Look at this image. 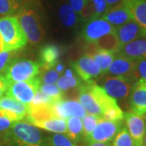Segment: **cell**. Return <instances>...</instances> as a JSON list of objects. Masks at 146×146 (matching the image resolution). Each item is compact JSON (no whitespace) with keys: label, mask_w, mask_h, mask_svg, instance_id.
<instances>
[{"label":"cell","mask_w":146,"mask_h":146,"mask_svg":"<svg viewBox=\"0 0 146 146\" xmlns=\"http://www.w3.org/2000/svg\"><path fill=\"white\" fill-rule=\"evenodd\" d=\"M89 87L92 94L94 95L97 103L99 105L102 113L107 110L114 108L119 106L117 101L115 98L108 95L104 89L100 87L99 85H98L94 81L89 82Z\"/></svg>","instance_id":"obj_21"},{"label":"cell","mask_w":146,"mask_h":146,"mask_svg":"<svg viewBox=\"0 0 146 146\" xmlns=\"http://www.w3.org/2000/svg\"><path fill=\"white\" fill-rule=\"evenodd\" d=\"M64 76H67V77H72V76H73L72 71L71 69L66 70V71H65V75H64Z\"/></svg>","instance_id":"obj_45"},{"label":"cell","mask_w":146,"mask_h":146,"mask_svg":"<svg viewBox=\"0 0 146 146\" xmlns=\"http://www.w3.org/2000/svg\"><path fill=\"white\" fill-rule=\"evenodd\" d=\"M67 131L66 134L72 141H79L83 136L82 120L78 117H70L66 119Z\"/></svg>","instance_id":"obj_24"},{"label":"cell","mask_w":146,"mask_h":146,"mask_svg":"<svg viewBox=\"0 0 146 146\" xmlns=\"http://www.w3.org/2000/svg\"><path fill=\"white\" fill-rule=\"evenodd\" d=\"M116 32V28L102 17L87 21L81 31V36L86 42L94 43L101 37Z\"/></svg>","instance_id":"obj_8"},{"label":"cell","mask_w":146,"mask_h":146,"mask_svg":"<svg viewBox=\"0 0 146 146\" xmlns=\"http://www.w3.org/2000/svg\"><path fill=\"white\" fill-rule=\"evenodd\" d=\"M136 74L138 78L146 80V58L136 60Z\"/></svg>","instance_id":"obj_38"},{"label":"cell","mask_w":146,"mask_h":146,"mask_svg":"<svg viewBox=\"0 0 146 146\" xmlns=\"http://www.w3.org/2000/svg\"><path fill=\"white\" fill-rule=\"evenodd\" d=\"M0 35L3 40L4 50H21L28 42L16 16L0 18Z\"/></svg>","instance_id":"obj_3"},{"label":"cell","mask_w":146,"mask_h":146,"mask_svg":"<svg viewBox=\"0 0 146 146\" xmlns=\"http://www.w3.org/2000/svg\"><path fill=\"white\" fill-rule=\"evenodd\" d=\"M53 107L58 119L66 120L70 117H78L82 119L86 115L85 110L76 100H61L53 105Z\"/></svg>","instance_id":"obj_13"},{"label":"cell","mask_w":146,"mask_h":146,"mask_svg":"<svg viewBox=\"0 0 146 146\" xmlns=\"http://www.w3.org/2000/svg\"><path fill=\"white\" fill-rule=\"evenodd\" d=\"M41 80L39 76L25 81H20L11 84L6 92L7 96L13 98L24 104L31 103L34 95L39 90Z\"/></svg>","instance_id":"obj_6"},{"label":"cell","mask_w":146,"mask_h":146,"mask_svg":"<svg viewBox=\"0 0 146 146\" xmlns=\"http://www.w3.org/2000/svg\"><path fill=\"white\" fill-rule=\"evenodd\" d=\"M58 16L63 25L68 28L75 26L78 21V15L68 3H65L59 7Z\"/></svg>","instance_id":"obj_25"},{"label":"cell","mask_w":146,"mask_h":146,"mask_svg":"<svg viewBox=\"0 0 146 146\" xmlns=\"http://www.w3.org/2000/svg\"><path fill=\"white\" fill-rule=\"evenodd\" d=\"M29 105L24 104L9 96L0 98V115H3L12 122L24 119L28 112Z\"/></svg>","instance_id":"obj_11"},{"label":"cell","mask_w":146,"mask_h":146,"mask_svg":"<svg viewBox=\"0 0 146 146\" xmlns=\"http://www.w3.org/2000/svg\"><path fill=\"white\" fill-rule=\"evenodd\" d=\"M54 68H55L54 70L58 73L63 72V71H64V65H63V64H61V63H58Z\"/></svg>","instance_id":"obj_44"},{"label":"cell","mask_w":146,"mask_h":146,"mask_svg":"<svg viewBox=\"0 0 146 146\" xmlns=\"http://www.w3.org/2000/svg\"><path fill=\"white\" fill-rule=\"evenodd\" d=\"M87 0H69V4L80 17L82 11L86 5Z\"/></svg>","instance_id":"obj_39"},{"label":"cell","mask_w":146,"mask_h":146,"mask_svg":"<svg viewBox=\"0 0 146 146\" xmlns=\"http://www.w3.org/2000/svg\"><path fill=\"white\" fill-rule=\"evenodd\" d=\"M142 145L146 146V132L144 136V138H143V141H142Z\"/></svg>","instance_id":"obj_47"},{"label":"cell","mask_w":146,"mask_h":146,"mask_svg":"<svg viewBox=\"0 0 146 146\" xmlns=\"http://www.w3.org/2000/svg\"><path fill=\"white\" fill-rule=\"evenodd\" d=\"M15 122H12L8 118L0 115V133L10 129V127Z\"/></svg>","instance_id":"obj_40"},{"label":"cell","mask_w":146,"mask_h":146,"mask_svg":"<svg viewBox=\"0 0 146 146\" xmlns=\"http://www.w3.org/2000/svg\"><path fill=\"white\" fill-rule=\"evenodd\" d=\"M113 76H122L131 79L134 81L138 80L136 74V60L117 54L110 63L107 72Z\"/></svg>","instance_id":"obj_10"},{"label":"cell","mask_w":146,"mask_h":146,"mask_svg":"<svg viewBox=\"0 0 146 146\" xmlns=\"http://www.w3.org/2000/svg\"><path fill=\"white\" fill-rule=\"evenodd\" d=\"M33 125L36 127L54 133L63 134V133H66L67 131L66 120L63 119H52L45 120V121L36 123Z\"/></svg>","instance_id":"obj_26"},{"label":"cell","mask_w":146,"mask_h":146,"mask_svg":"<svg viewBox=\"0 0 146 146\" xmlns=\"http://www.w3.org/2000/svg\"><path fill=\"white\" fill-rule=\"evenodd\" d=\"M40 77L42 84H51L56 83L59 79V73L57 72L54 68L43 72Z\"/></svg>","instance_id":"obj_37"},{"label":"cell","mask_w":146,"mask_h":146,"mask_svg":"<svg viewBox=\"0 0 146 146\" xmlns=\"http://www.w3.org/2000/svg\"><path fill=\"white\" fill-rule=\"evenodd\" d=\"M102 18L115 28L121 26L132 20L130 11L123 2L108 9L102 16Z\"/></svg>","instance_id":"obj_16"},{"label":"cell","mask_w":146,"mask_h":146,"mask_svg":"<svg viewBox=\"0 0 146 146\" xmlns=\"http://www.w3.org/2000/svg\"><path fill=\"white\" fill-rule=\"evenodd\" d=\"M106 3H107L108 9H110V8H111V7H113L115 6L118 5L120 3H122L123 0H106Z\"/></svg>","instance_id":"obj_42"},{"label":"cell","mask_w":146,"mask_h":146,"mask_svg":"<svg viewBox=\"0 0 146 146\" xmlns=\"http://www.w3.org/2000/svg\"><path fill=\"white\" fill-rule=\"evenodd\" d=\"M112 146H136L126 126H123L114 139Z\"/></svg>","instance_id":"obj_30"},{"label":"cell","mask_w":146,"mask_h":146,"mask_svg":"<svg viewBox=\"0 0 146 146\" xmlns=\"http://www.w3.org/2000/svg\"><path fill=\"white\" fill-rule=\"evenodd\" d=\"M23 5V0H0V16L16 14Z\"/></svg>","instance_id":"obj_27"},{"label":"cell","mask_w":146,"mask_h":146,"mask_svg":"<svg viewBox=\"0 0 146 146\" xmlns=\"http://www.w3.org/2000/svg\"><path fill=\"white\" fill-rule=\"evenodd\" d=\"M19 50H3L0 53V73H4L11 63L18 59Z\"/></svg>","instance_id":"obj_28"},{"label":"cell","mask_w":146,"mask_h":146,"mask_svg":"<svg viewBox=\"0 0 146 146\" xmlns=\"http://www.w3.org/2000/svg\"><path fill=\"white\" fill-rule=\"evenodd\" d=\"M143 119L145 121V127H146V113L145 115H143Z\"/></svg>","instance_id":"obj_48"},{"label":"cell","mask_w":146,"mask_h":146,"mask_svg":"<svg viewBox=\"0 0 146 146\" xmlns=\"http://www.w3.org/2000/svg\"><path fill=\"white\" fill-rule=\"evenodd\" d=\"M94 44L97 49L107 51L114 54H118L121 49V45L116 34V32L105 35L98 41L94 42Z\"/></svg>","instance_id":"obj_23"},{"label":"cell","mask_w":146,"mask_h":146,"mask_svg":"<svg viewBox=\"0 0 146 146\" xmlns=\"http://www.w3.org/2000/svg\"><path fill=\"white\" fill-rule=\"evenodd\" d=\"M90 44H91V47L89 49V52L86 54L91 56L97 62L103 74L106 73L110 63H112V61L115 58V54L97 49L94 43H90Z\"/></svg>","instance_id":"obj_22"},{"label":"cell","mask_w":146,"mask_h":146,"mask_svg":"<svg viewBox=\"0 0 146 146\" xmlns=\"http://www.w3.org/2000/svg\"><path fill=\"white\" fill-rule=\"evenodd\" d=\"M89 145V146H112L110 142H94Z\"/></svg>","instance_id":"obj_43"},{"label":"cell","mask_w":146,"mask_h":146,"mask_svg":"<svg viewBox=\"0 0 146 146\" xmlns=\"http://www.w3.org/2000/svg\"><path fill=\"white\" fill-rule=\"evenodd\" d=\"M39 90L56 102L63 100V92L58 89L54 84H41Z\"/></svg>","instance_id":"obj_32"},{"label":"cell","mask_w":146,"mask_h":146,"mask_svg":"<svg viewBox=\"0 0 146 146\" xmlns=\"http://www.w3.org/2000/svg\"><path fill=\"white\" fill-rule=\"evenodd\" d=\"M133 60L146 58V36L137 38L136 40L121 46L118 53Z\"/></svg>","instance_id":"obj_18"},{"label":"cell","mask_w":146,"mask_h":146,"mask_svg":"<svg viewBox=\"0 0 146 146\" xmlns=\"http://www.w3.org/2000/svg\"><path fill=\"white\" fill-rule=\"evenodd\" d=\"M57 102L49 96L43 94L40 90H38L34 95L33 98L32 100L30 105L32 106H41V105H52Z\"/></svg>","instance_id":"obj_35"},{"label":"cell","mask_w":146,"mask_h":146,"mask_svg":"<svg viewBox=\"0 0 146 146\" xmlns=\"http://www.w3.org/2000/svg\"><path fill=\"white\" fill-rule=\"evenodd\" d=\"M60 56V49L55 45H46L40 50L41 72L48 71L54 68L58 64Z\"/></svg>","instance_id":"obj_20"},{"label":"cell","mask_w":146,"mask_h":146,"mask_svg":"<svg viewBox=\"0 0 146 146\" xmlns=\"http://www.w3.org/2000/svg\"><path fill=\"white\" fill-rule=\"evenodd\" d=\"M6 138L15 146H44L42 132L26 121L15 122L7 132Z\"/></svg>","instance_id":"obj_2"},{"label":"cell","mask_w":146,"mask_h":146,"mask_svg":"<svg viewBox=\"0 0 146 146\" xmlns=\"http://www.w3.org/2000/svg\"><path fill=\"white\" fill-rule=\"evenodd\" d=\"M129 106L133 113L143 115L146 113V80L138 79L133 84L129 95Z\"/></svg>","instance_id":"obj_12"},{"label":"cell","mask_w":146,"mask_h":146,"mask_svg":"<svg viewBox=\"0 0 146 146\" xmlns=\"http://www.w3.org/2000/svg\"><path fill=\"white\" fill-rule=\"evenodd\" d=\"M86 4L93 10L95 19L101 17L108 9L106 0H87Z\"/></svg>","instance_id":"obj_33"},{"label":"cell","mask_w":146,"mask_h":146,"mask_svg":"<svg viewBox=\"0 0 146 146\" xmlns=\"http://www.w3.org/2000/svg\"><path fill=\"white\" fill-rule=\"evenodd\" d=\"M10 85V83L6 78L5 75L3 73H0V98L3 97L6 94V92Z\"/></svg>","instance_id":"obj_41"},{"label":"cell","mask_w":146,"mask_h":146,"mask_svg":"<svg viewBox=\"0 0 146 146\" xmlns=\"http://www.w3.org/2000/svg\"><path fill=\"white\" fill-rule=\"evenodd\" d=\"M124 119L126 127L136 145H142L143 138L146 132V127L143 118L133 112H127L124 113Z\"/></svg>","instance_id":"obj_14"},{"label":"cell","mask_w":146,"mask_h":146,"mask_svg":"<svg viewBox=\"0 0 146 146\" xmlns=\"http://www.w3.org/2000/svg\"><path fill=\"white\" fill-rule=\"evenodd\" d=\"M82 81L80 78H77L76 76H72V77H67L65 76H63L62 77L58 80L57 81V87L60 89L62 92L67 91L70 89H74V88H77L82 84Z\"/></svg>","instance_id":"obj_31"},{"label":"cell","mask_w":146,"mask_h":146,"mask_svg":"<svg viewBox=\"0 0 146 146\" xmlns=\"http://www.w3.org/2000/svg\"><path fill=\"white\" fill-rule=\"evenodd\" d=\"M40 72L41 65L39 63L29 59H16L3 74L11 84L15 82L25 81L34 78Z\"/></svg>","instance_id":"obj_4"},{"label":"cell","mask_w":146,"mask_h":146,"mask_svg":"<svg viewBox=\"0 0 146 146\" xmlns=\"http://www.w3.org/2000/svg\"><path fill=\"white\" fill-rule=\"evenodd\" d=\"M4 50V43H3V40L2 38V36L0 35V53Z\"/></svg>","instance_id":"obj_46"},{"label":"cell","mask_w":146,"mask_h":146,"mask_svg":"<svg viewBox=\"0 0 146 146\" xmlns=\"http://www.w3.org/2000/svg\"><path fill=\"white\" fill-rule=\"evenodd\" d=\"M116 34L121 46L136 40L137 38L146 36L145 32L136 21L131 20L124 25L116 28Z\"/></svg>","instance_id":"obj_15"},{"label":"cell","mask_w":146,"mask_h":146,"mask_svg":"<svg viewBox=\"0 0 146 146\" xmlns=\"http://www.w3.org/2000/svg\"><path fill=\"white\" fill-rule=\"evenodd\" d=\"M72 67L78 75L79 78L85 83L94 82V79L98 78L103 74L97 62L87 54L72 63Z\"/></svg>","instance_id":"obj_9"},{"label":"cell","mask_w":146,"mask_h":146,"mask_svg":"<svg viewBox=\"0 0 146 146\" xmlns=\"http://www.w3.org/2000/svg\"><path fill=\"white\" fill-rule=\"evenodd\" d=\"M136 146H143V145H136Z\"/></svg>","instance_id":"obj_49"},{"label":"cell","mask_w":146,"mask_h":146,"mask_svg":"<svg viewBox=\"0 0 146 146\" xmlns=\"http://www.w3.org/2000/svg\"><path fill=\"white\" fill-rule=\"evenodd\" d=\"M78 102L89 115H94L102 118V111L99 105L97 103L89 87V83L84 82L78 89Z\"/></svg>","instance_id":"obj_17"},{"label":"cell","mask_w":146,"mask_h":146,"mask_svg":"<svg viewBox=\"0 0 146 146\" xmlns=\"http://www.w3.org/2000/svg\"><path fill=\"white\" fill-rule=\"evenodd\" d=\"M16 16L29 42L34 45L42 41L45 32L41 16L34 6L28 3L23 4Z\"/></svg>","instance_id":"obj_1"},{"label":"cell","mask_w":146,"mask_h":146,"mask_svg":"<svg viewBox=\"0 0 146 146\" xmlns=\"http://www.w3.org/2000/svg\"><path fill=\"white\" fill-rule=\"evenodd\" d=\"M51 146H76L68 136L60 133H55L50 137Z\"/></svg>","instance_id":"obj_36"},{"label":"cell","mask_w":146,"mask_h":146,"mask_svg":"<svg viewBox=\"0 0 146 146\" xmlns=\"http://www.w3.org/2000/svg\"><path fill=\"white\" fill-rule=\"evenodd\" d=\"M135 82L136 81L126 77L110 76L102 79L100 87L116 101L123 102L129 97L131 87Z\"/></svg>","instance_id":"obj_5"},{"label":"cell","mask_w":146,"mask_h":146,"mask_svg":"<svg viewBox=\"0 0 146 146\" xmlns=\"http://www.w3.org/2000/svg\"><path fill=\"white\" fill-rule=\"evenodd\" d=\"M123 127V121H109L101 119L93 132L84 141L88 144L94 142H110L115 139Z\"/></svg>","instance_id":"obj_7"},{"label":"cell","mask_w":146,"mask_h":146,"mask_svg":"<svg viewBox=\"0 0 146 146\" xmlns=\"http://www.w3.org/2000/svg\"><path fill=\"white\" fill-rule=\"evenodd\" d=\"M102 119L109 121H123L124 119V113L119 106L107 110L102 113Z\"/></svg>","instance_id":"obj_34"},{"label":"cell","mask_w":146,"mask_h":146,"mask_svg":"<svg viewBox=\"0 0 146 146\" xmlns=\"http://www.w3.org/2000/svg\"><path fill=\"white\" fill-rule=\"evenodd\" d=\"M123 3L146 35V0H123Z\"/></svg>","instance_id":"obj_19"},{"label":"cell","mask_w":146,"mask_h":146,"mask_svg":"<svg viewBox=\"0 0 146 146\" xmlns=\"http://www.w3.org/2000/svg\"><path fill=\"white\" fill-rule=\"evenodd\" d=\"M102 118L99 116L94 115H85L82 118V124H83V137L85 140L88 136L93 132V131L97 127L99 120Z\"/></svg>","instance_id":"obj_29"}]
</instances>
